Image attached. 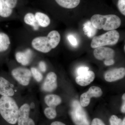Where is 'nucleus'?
<instances>
[{
  "label": "nucleus",
  "instance_id": "nucleus-1",
  "mask_svg": "<svg viewBox=\"0 0 125 125\" xmlns=\"http://www.w3.org/2000/svg\"><path fill=\"white\" fill-rule=\"evenodd\" d=\"M18 105L10 97L2 96L0 98V114L8 123L15 125L19 118Z\"/></svg>",
  "mask_w": 125,
  "mask_h": 125
},
{
  "label": "nucleus",
  "instance_id": "nucleus-2",
  "mask_svg": "<svg viewBox=\"0 0 125 125\" xmlns=\"http://www.w3.org/2000/svg\"><path fill=\"white\" fill-rule=\"evenodd\" d=\"M90 21L96 29H103L106 31L115 30L121 24L120 18L114 14L102 15L96 14L91 17Z\"/></svg>",
  "mask_w": 125,
  "mask_h": 125
},
{
  "label": "nucleus",
  "instance_id": "nucleus-3",
  "mask_svg": "<svg viewBox=\"0 0 125 125\" xmlns=\"http://www.w3.org/2000/svg\"><path fill=\"white\" fill-rule=\"evenodd\" d=\"M120 34L116 30L108 31L107 32L97 36H95L92 39L91 46L96 48L107 45H114L118 42Z\"/></svg>",
  "mask_w": 125,
  "mask_h": 125
},
{
  "label": "nucleus",
  "instance_id": "nucleus-4",
  "mask_svg": "<svg viewBox=\"0 0 125 125\" xmlns=\"http://www.w3.org/2000/svg\"><path fill=\"white\" fill-rule=\"evenodd\" d=\"M11 73L13 78L21 85L27 86L29 84L32 74L29 69L17 67L12 70Z\"/></svg>",
  "mask_w": 125,
  "mask_h": 125
},
{
  "label": "nucleus",
  "instance_id": "nucleus-5",
  "mask_svg": "<svg viewBox=\"0 0 125 125\" xmlns=\"http://www.w3.org/2000/svg\"><path fill=\"white\" fill-rule=\"evenodd\" d=\"M103 92L100 87L93 86L89 88L87 92L82 94L80 96L81 105L85 107L89 105L90 100L92 97H99L102 96Z\"/></svg>",
  "mask_w": 125,
  "mask_h": 125
},
{
  "label": "nucleus",
  "instance_id": "nucleus-6",
  "mask_svg": "<svg viewBox=\"0 0 125 125\" xmlns=\"http://www.w3.org/2000/svg\"><path fill=\"white\" fill-rule=\"evenodd\" d=\"M31 45L36 51L43 53H48L52 49L47 36L35 38L32 40Z\"/></svg>",
  "mask_w": 125,
  "mask_h": 125
},
{
  "label": "nucleus",
  "instance_id": "nucleus-7",
  "mask_svg": "<svg viewBox=\"0 0 125 125\" xmlns=\"http://www.w3.org/2000/svg\"><path fill=\"white\" fill-rule=\"evenodd\" d=\"M94 55L96 59L99 60H108L113 59L115 52L113 49L106 47L97 48L94 51Z\"/></svg>",
  "mask_w": 125,
  "mask_h": 125
},
{
  "label": "nucleus",
  "instance_id": "nucleus-8",
  "mask_svg": "<svg viewBox=\"0 0 125 125\" xmlns=\"http://www.w3.org/2000/svg\"><path fill=\"white\" fill-rule=\"evenodd\" d=\"M57 87V76L54 72H51L47 74L42 86V89L47 92L54 91Z\"/></svg>",
  "mask_w": 125,
  "mask_h": 125
},
{
  "label": "nucleus",
  "instance_id": "nucleus-9",
  "mask_svg": "<svg viewBox=\"0 0 125 125\" xmlns=\"http://www.w3.org/2000/svg\"><path fill=\"white\" fill-rule=\"evenodd\" d=\"M125 75V68L120 67L108 71L105 73L104 78L107 82H113L122 79Z\"/></svg>",
  "mask_w": 125,
  "mask_h": 125
},
{
  "label": "nucleus",
  "instance_id": "nucleus-10",
  "mask_svg": "<svg viewBox=\"0 0 125 125\" xmlns=\"http://www.w3.org/2000/svg\"><path fill=\"white\" fill-rule=\"evenodd\" d=\"M14 85L2 77H0V94L3 96L11 97L14 94Z\"/></svg>",
  "mask_w": 125,
  "mask_h": 125
},
{
  "label": "nucleus",
  "instance_id": "nucleus-11",
  "mask_svg": "<svg viewBox=\"0 0 125 125\" xmlns=\"http://www.w3.org/2000/svg\"><path fill=\"white\" fill-rule=\"evenodd\" d=\"M72 113V116L74 122L77 125H89L85 112L80 106L79 109Z\"/></svg>",
  "mask_w": 125,
  "mask_h": 125
},
{
  "label": "nucleus",
  "instance_id": "nucleus-12",
  "mask_svg": "<svg viewBox=\"0 0 125 125\" xmlns=\"http://www.w3.org/2000/svg\"><path fill=\"white\" fill-rule=\"evenodd\" d=\"M95 77L94 72L88 71L84 73L78 75L75 79V81L76 83L80 86H86L93 81Z\"/></svg>",
  "mask_w": 125,
  "mask_h": 125
},
{
  "label": "nucleus",
  "instance_id": "nucleus-13",
  "mask_svg": "<svg viewBox=\"0 0 125 125\" xmlns=\"http://www.w3.org/2000/svg\"><path fill=\"white\" fill-rule=\"evenodd\" d=\"M30 108L28 104H24L19 109L18 125H26L29 118Z\"/></svg>",
  "mask_w": 125,
  "mask_h": 125
},
{
  "label": "nucleus",
  "instance_id": "nucleus-14",
  "mask_svg": "<svg viewBox=\"0 0 125 125\" xmlns=\"http://www.w3.org/2000/svg\"><path fill=\"white\" fill-rule=\"evenodd\" d=\"M32 56L31 49H28L24 52H18L15 54L16 61L23 65H27L29 64Z\"/></svg>",
  "mask_w": 125,
  "mask_h": 125
},
{
  "label": "nucleus",
  "instance_id": "nucleus-15",
  "mask_svg": "<svg viewBox=\"0 0 125 125\" xmlns=\"http://www.w3.org/2000/svg\"><path fill=\"white\" fill-rule=\"evenodd\" d=\"M44 101L48 107H55L61 103V97L56 94H48L45 96Z\"/></svg>",
  "mask_w": 125,
  "mask_h": 125
},
{
  "label": "nucleus",
  "instance_id": "nucleus-16",
  "mask_svg": "<svg viewBox=\"0 0 125 125\" xmlns=\"http://www.w3.org/2000/svg\"><path fill=\"white\" fill-rule=\"evenodd\" d=\"M52 49H54L57 46L61 40V36L58 31L53 30L51 31L47 36Z\"/></svg>",
  "mask_w": 125,
  "mask_h": 125
},
{
  "label": "nucleus",
  "instance_id": "nucleus-17",
  "mask_svg": "<svg viewBox=\"0 0 125 125\" xmlns=\"http://www.w3.org/2000/svg\"><path fill=\"white\" fill-rule=\"evenodd\" d=\"M35 16L38 24L41 27L46 28L49 26L51 23V20L49 16L43 13L37 12Z\"/></svg>",
  "mask_w": 125,
  "mask_h": 125
},
{
  "label": "nucleus",
  "instance_id": "nucleus-18",
  "mask_svg": "<svg viewBox=\"0 0 125 125\" xmlns=\"http://www.w3.org/2000/svg\"><path fill=\"white\" fill-rule=\"evenodd\" d=\"M61 6L67 9L75 8L79 4L80 0H55Z\"/></svg>",
  "mask_w": 125,
  "mask_h": 125
},
{
  "label": "nucleus",
  "instance_id": "nucleus-19",
  "mask_svg": "<svg viewBox=\"0 0 125 125\" xmlns=\"http://www.w3.org/2000/svg\"><path fill=\"white\" fill-rule=\"evenodd\" d=\"M10 43L9 36L4 33H0V52L6 51L9 48Z\"/></svg>",
  "mask_w": 125,
  "mask_h": 125
},
{
  "label": "nucleus",
  "instance_id": "nucleus-20",
  "mask_svg": "<svg viewBox=\"0 0 125 125\" xmlns=\"http://www.w3.org/2000/svg\"><path fill=\"white\" fill-rule=\"evenodd\" d=\"M12 12L13 10L7 6L5 0H0V16L1 17L8 18L11 15Z\"/></svg>",
  "mask_w": 125,
  "mask_h": 125
},
{
  "label": "nucleus",
  "instance_id": "nucleus-21",
  "mask_svg": "<svg viewBox=\"0 0 125 125\" xmlns=\"http://www.w3.org/2000/svg\"><path fill=\"white\" fill-rule=\"evenodd\" d=\"M83 30L84 33L89 38H92L95 36L97 29L94 28L91 21H88L84 24Z\"/></svg>",
  "mask_w": 125,
  "mask_h": 125
},
{
  "label": "nucleus",
  "instance_id": "nucleus-22",
  "mask_svg": "<svg viewBox=\"0 0 125 125\" xmlns=\"http://www.w3.org/2000/svg\"><path fill=\"white\" fill-rule=\"evenodd\" d=\"M24 21L26 24L33 27L34 29H38V25L34 14L31 13H28L25 15Z\"/></svg>",
  "mask_w": 125,
  "mask_h": 125
},
{
  "label": "nucleus",
  "instance_id": "nucleus-23",
  "mask_svg": "<svg viewBox=\"0 0 125 125\" xmlns=\"http://www.w3.org/2000/svg\"><path fill=\"white\" fill-rule=\"evenodd\" d=\"M44 113L46 116L49 119H54L57 116L55 107H46L44 110Z\"/></svg>",
  "mask_w": 125,
  "mask_h": 125
},
{
  "label": "nucleus",
  "instance_id": "nucleus-24",
  "mask_svg": "<svg viewBox=\"0 0 125 125\" xmlns=\"http://www.w3.org/2000/svg\"><path fill=\"white\" fill-rule=\"evenodd\" d=\"M32 75L34 79L38 82H40L43 79V75L39 70L36 67H32L31 69Z\"/></svg>",
  "mask_w": 125,
  "mask_h": 125
},
{
  "label": "nucleus",
  "instance_id": "nucleus-25",
  "mask_svg": "<svg viewBox=\"0 0 125 125\" xmlns=\"http://www.w3.org/2000/svg\"><path fill=\"white\" fill-rule=\"evenodd\" d=\"M111 125H121L122 120L115 115H113L109 119Z\"/></svg>",
  "mask_w": 125,
  "mask_h": 125
},
{
  "label": "nucleus",
  "instance_id": "nucleus-26",
  "mask_svg": "<svg viewBox=\"0 0 125 125\" xmlns=\"http://www.w3.org/2000/svg\"><path fill=\"white\" fill-rule=\"evenodd\" d=\"M117 7L120 12L125 15V0H118Z\"/></svg>",
  "mask_w": 125,
  "mask_h": 125
},
{
  "label": "nucleus",
  "instance_id": "nucleus-27",
  "mask_svg": "<svg viewBox=\"0 0 125 125\" xmlns=\"http://www.w3.org/2000/svg\"><path fill=\"white\" fill-rule=\"evenodd\" d=\"M5 1L7 6L12 9L16 6L18 0H5Z\"/></svg>",
  "mask_w": 125,
  "mask_h": 125
},
{
  "label": "nucleus",
  "instance_id": "nucleus-28",
  "mask_svg": "<svg viewBox=\"0 0 125 125\" xmlns=\"http://www.w3.org/2000/svg\"><path fill=\"white\" fill-rule=\"evenodd\" d=\"M89 70V68L87 66H81L77 69V71H76L77 74L78 75L82 74L88 71Z\"/></svg>",
  "mask_w": 125,
  "mask_h": 125
},
{
  "label": "nucleus",
  "instance_id": "nucleus-29",
  "mask_svg": "<svg viewBox=\"0 0 125 125\" xmlns=\"http://www.w3.org/2000/svg\"><path fill=\"white\" fill-rule=\"evenodd\" d=\"M67 38L72 45L73 46H76L78 45V41L74 36L71 35H69L68 36Z\"/></svg>",
  "mask_w": 125,
  "mask_h": 125
},
{
  "label": "nucleus",
  "instance_id": "nucleus-30",
  "mask_svg": "<svg viewBox=\"0 0 125 125\" xmlns=\"http://www.w3.org/2000/svg\"><path fill=\"white\" fill-rule=\"evenodd\" d=\"M39 69L42 72H45L46 71V65L44 62L42 61L40 62L39 64Z\"/></svg>",
  "mask_w": 125,
  "mask_h": 125
},
{
  "label": "nucleus",
  "instance_id": "nucleus-31",
  "mask_svg": "<svg viewBox=\"0 0 125 125\" xmlns=\"http://www.w3.org/2000/svg\"><path fill=\"white\" fill-rule=\"evenodd\" d=\"M91 125H105L103 121L98 118H95L93 120Z\"/></svg>",
  "mask_w": 125,
  "mask_h": 125
},
{
  "label": "nucleus",
  "instance_id": "nucleus-32",
  "mask_svg": "<svg viewBox=\"0 0 125 125\" xmlns=\"http://www.w3.org/2000/svg\"><path fill=\"white\" fill-rule=\"evenodd\" d=\"M114 63H115V61L113 59L104 61V64L106 66L111 65L114 64Z\"/></svg>",
  "mask_w": 125,
  "mask_h": 125
},
{
  "label": "nucleus",
  "instance_id": "nucleus-33",
  "mask_svg": "<svg viewBox=\"0 0 125 125\" xmlns=\"http://www.w3.org/2000/svg\"><path fill=\"white\" fill-rule=\"evenodd\" d=\"M26 125H35L33 120L31 118H29Z\"/></svg>",
  "mask_w": 125,
  "mask_h": 125
},
{
  "label": "nucleus",
  "instance_id": "nucleus-34",
  "mask_svg": "<svg viewBox=\"0 0 125 125\" xmlns=\"http://www.w3.org/2000/svg\"><path fill=\"white\" fill-rule=\"evenodd\" d=\"M51 125H66L64 123L61 122L55 121L51 123Z\"/></svg>",
  "mask_w": 125,
  "mask_h": 125
},
{
  "label": "nucleus",
  "instance_id": "nucleus-35",
  "mask_svg": "<svg viewBox=\"0 0 125 125\" xmlns=\"http://www.w3.org/2000/svg\"><path fill=\"white\" fill-rule=\"evenodd\" d=\"M124 101V103H123V105L121 107V111L123 113H125V100Z\"/></svg>",
  "mask_w": 125,
  "mask_h": 125
},
{
  "label": "nucleus",
  "instance_id": "nucleus-36",
  "mask_svg": "<svg viewBox=\"0 0 125 125\" xmlns=\"http://www.w3.org/2000/svg\"><path fill=\"white\" fill-rule=\"evenodd\" d=\"M29 106L30 109H33V108L35 107V104H34V103H31Z\"/></svg>",
  "mask_w": 125,
  "mask_h": 125
},
{
  "label": "nucleus",
  "instance_id": "nucleus-37",
  "mask_svg": "<svg viewBox=\"0 0 125 125\" xmlns=\"http://www.w3.org/2000/svg\"><path fill=\"white\" fill-rule=\"evenodd\" d=\"M121 125H125V118H124L123 120L122 121Z\"/></svg>",
  "mask_w": 125,
  "mask_h": 125
},
{
  "label": "nucleus",
  "instance_id": "nucleus-38",
  "mask_svg": "<svg viewBox=\"0 0 125 125\" xmlns=\"http://www.w3.org/2000/svg\"><path fill=\"white\" fill-rule=\"evenodd\" d=\"M122 98L123 99V101L125 100V94H124L122 96Z\"/></svg>",
  "mask_w": 125,
  "mask_h": 125
}]
</instances>
